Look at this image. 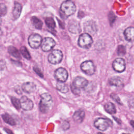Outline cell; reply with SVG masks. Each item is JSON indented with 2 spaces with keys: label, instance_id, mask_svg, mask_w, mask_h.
I'll return each instance as SVG.
<instances>
[{
  "label": "cell",
  "instance_id": "6da1fadb",
  "mask_svg": "<svg viewBox=\"0 0 134 134\" xmlns=\"http://www.w3.org/2000/svg\"><path fill=\"white\" fill-rule=\"evenodd\" d=\"M76 6L71 0H66L61 5L60 14L62 18L65 19L74 14Z\"/></svg>",
  "mask_w": 134,
  "mask_h": 134
},
{
  "label": "cell",
  "instance_id": "7a4b0ae2",
  "mask_svg": "<svg viewBox=\"0 0 134 134\" xmlns=\"http://www.w3.org/2000/svg\"><path fill=\"white\" fill-rule=\"evenodd\" d=\"M52 99L51 95L48 93H44L41 95V99L39 103V109L42 113H48L52 105Z\"/></svg>",
  "mask_w": 134,
  "mask_h": 134
},
{
  "label": "cell",
  "instance_id": "3957f363",
  "mask_svg": "<svg viewBox=\"0 0 134 134\" xmlns=\"http://www.w3.org/2000/svg\"><path fill=\"white\" fill-rule=\"evenodd\" d=\"M78 45L83 49H88L93 43V39L88 33L81 34L78 39Z\"/></svg>",
  "mask_w": 134,
  "mask_h": 134
},
{
  "label": "cell",
  "instance_id": "277c9868",
  "mask_svg": "<svg viewBox=\"0 0 134 134\" xmlns=\"http://www.w3.org/2000/svg\"><path fill=\"white\" fill-rule=\"evenodd\" d=\"M28 44L32 49H38L41 44L42 39L38 34H32L28 37Z\"/></svg>",
  "mask_w": 134,
  "mask_h": 134
},
{
  "label": "cell",
  "instance_id": "5b68a950",
  "mask_svg": "<svg viewBox=\"0 0 134 134\" xmlns=\"http://www.w3.org/2000/svg\"><path fill=\"white\" fill-rule=\"evenodd\" d=\"M63 58V53L61 50L55 49L53 50L48 55V60L50 63L57 64L60 63Z\"/></svg>",
  "mask_w": 134,
  "mask_h": 134
},
{
  "label": "cell",
  "instance_id": "8992f818",
  "mask_svg": "<svg viewBox=\"0 0 134 134\" xmlns=\"http://www.w3.org/2000/svg\"><path fill=\"white\" fill-rule=\"evenodd\" d=\"M81 70L88 75H92L95 72V67L92 61L87 60L83 62L80 65Z\"/></svg>",
  "mask_w": 134,
  "mask_h": 134
},
{
  "label": "cell",
  "instance_id": "52a82bcc",
  "mask_svg": "<svg viewBox=\"0 0 134 134\" xmlns=\"http://www.w3.org/2000/svg\"><path fill=\"white\" fill-rule=\"evenodd\" d=\"M110 123H111V122L108 119L98 118L95 120L94 125L98 130L101 131H105L110 126Z\"/></svg>",
  "mask_w": 134,
  "mask_h": 134
},
{
  "label": "cell",
  "instance_id": "ba28073f",
  "mask_svg": "<svg viewBox=\"0 0 134 134\" xmlns=\"http://www.w3.org/2000/svg\"><path fill=\"white\" fill-rule=\"evenodd\" d=\"M55 42L54 40L50 37H46L42 39L41 47L44 52H49L51 51L55 46Z\"/></svg>",
  "mask_w": 134,
  "mask_h": 134
},
{
  "label": "cell",
  "instance_id": "9c48e42d",
  "mask_svg": "<svg viewBox=\"0 0 134 134\" xmlns=\"http://www.w3.org/2000/svg\"><path fill=\"white\" fill-rule=\"evenodd\" d=\"M54 76L58 81L65 82L68 78V73L65 69L59 68L54 71Z\"/></svg>",
  "mask_w": 134,
  "mask_h": 134
},
{
  "label": "cell",
  "instance_id": "30bf717a",
  "mask_svg": "<svg viewBox=\"0 0 134 134\" xmlns=\"http://www.w3.org/2000/svg\"><path fill=\"white\" fill-rule=\"evenodd\" d=\"M113 68L117 72H122L126 69L125 60L122 58H117L113 62Z\"/></svg>",
  "mask_w": 134,
  "mask_h": 134
},
{
  "label": "cell",
  "instance_id": "8fae6325",
  "mask_svg": "<svg viewBox=\"0 0 134 134\" xmlns=\"http://www.w3.org/2000/svg\"><path fill=\"white\" fill-rule=\"evenodd\" d=\"M21 108L24 110H30L34 107V103L32 100L29 99L27 96H23L20 99Z\"/></svg>",
  "mask_w": 134,
  "mask_h": 134
},
{
  "label": "cell",
  "instance_id": "7c38bea8",
  "mask_svg": "<svg viewBox=\"0 0 134 134\" xmlns=\"http://www.w3.org/2000/svg\"><path fill=\"white\" fill-rule=\"evenodd\" d=\"M85 31L89 34L94 35L97 31V27L95 23L93 20H88L84 24Z\"/></svg>",
  "mask_w": 134,
  "mask_h": 134
},
{
  "label": "cell",
  "instance_id": "4fadbf2b",
  "mask_svg": "<svg viewBox=\"0 0 134 134\" xmlns=\"http://www.w3.org/2000/svg\"><path fill=\"white\" fill-rule=\"evenodd\" d=\"M68 29L70 32L74 34H79L81 31V28L79 23L75 20H72L69 21Z\"/></svg>",
  "mask_w": 134,
  "mask_h": 134
},
{
  "label": "cell",
  "instance_id": "5bb4252c",
  "mask_svg": "<svg viewBox=\"0 0 134 134\" xmlns=\"http://www.w3.org/2000/svg\"><path fill=\"white\" fill-rule=\"evenodd\" d=\"M88 84L87 80L81 76H76L73 80L72 84L77 88H84Z\"/></svg>",
  "mask_w": 134,
  "mask_h": 134
},
{
  "label": "cell",
  "instance_id": "9a60e30c",
  "mask_svg": "<svg viewBox=\"0 0 134 134\" xmlns=\"http://www.w3.org/2000/svg\"><path fill=\"white\" fill-rule=\"evenodd\" d=\"M21 89L24 92L27 93H31L35 90L36 85L32 82H27L24 83L21 85Z\"/></svg>",
  "mask_w": 134,
  "mask_h": 134
},
{
  "label": "cell",
  "instance_id": "2e32d148",
  "mask_svg": "<svg viewBox=\"0 0 134 134\" xmlns=\"http://www.w3.org/2000/svg\"><path fill=\"white\" fill-rule=\"evenodd\" d=\"M108 83L111 86L116 87H122L124 85L122 79L119 76H114L108 80Z\"/></svg>",
  "mask_w": 134,
  "mask_h": 134
},
{
  "label": "cell",
  "instance_id": "e0dca14e",
  "mask_svg": "<svg viewBox=\"0 0 134 134\" xmlns=\"http://www.w3.org/2000/svg\"><path fill=\"white\" fill-rule=\"evenodd\" d=\"M124 36L126 39L128 41H134V27H129L124 31Z\"/></svg>",
  "mask_w": 134,
  "mask_h": 134
},
{
  "label": "cell",
  "instance_id": "ac0fdd59",
  "mask_svg": "<svg viewBox=\"0 0 134 134\" xmlns=\"http://www.w3.org/2000/svg\"><path fill=\"white\" fill-rule=\"evenodd\" d=\"M84 117H85V113L84 111L81 110L76 111L73 115V120H74V121L77 123L82 122Z\"/></svg>",
  "mask_w": 134,
  "mask_h": 134
},
{
  "label": "cell",
  "instance_id": "d6986e66",
  "mask_svg": "<svg viewBox=\"0 0 134 134\" xmlns=\"http://www.w3.org/2000/svg\"><path fill=\"white\" fill-rule=\"evenodd\" d=\"M21 8L22 7L20 4L16 2H15L14 8L13 10V16L14 19H17L19 17L21 12Z\"/></svg>",
  "mask_w": 134,
  "mask_h": 134
},
{
  "label": "cell",
  "instance_id": "ffe728a7",
  "mask_svg": "<svg viewBox=\"0 0 134 134\" xmlns=\"http://www.w3.org/2000/svg\"><path fill=\"white\" fill-rule=\"evenodd\" d=\"M104 109L106 112L110 114H115L116 113V109L115 106L113 103L110 102L106 103L104 105Z\"/></svg>",
  "mask_w": 134,
  "mask_h": 134
},
{
  "label": "cell",
  "instance_id": "44dd1931",
  "mask_svg": "<svg viewBox=\"0 0 134 134\" xmlns=\"http://www.w3.org/2000/svg\"><path fill=\"white\" fill-rule=\"evenodd\" d=\"M2 117L3 120L6 123H7L11 126H14L16 125V122H15L14 119L9 114H8L7 113L4 114L2 115Z\"/></svg>",
  "mask_w": 134,
  "mask_h": 134
},
{
  "label": "cell",
  "instance_id": "7402d4cb",
  "mask_svg": "<svg viewBox=\"0 0 134 134\" xmlns=\"http://www.w3.org/2000/svg\"><path fill=\"white\" fill-rule=\"evenodd\" d=\"M8 51L9 53V54L13 56L14 57L17 58V59H20L21 56L19 53V52L18 50L14 46H9L8 48Z\"/></svg>",
  "mask_w": 134,
  "mask_h": 134
},
{
  "label": "cell",
  "instance_id": "603a6c76",
  "mask_svg": "<svg viewBox=\"0 0 134 134\" xmlns=\"http://www.w3.org/2000/svg\"><path fill=\"white\" fill-rule=\"evenodd\" d=\"M31 23L34 27L38 29H41L42 27V22L38 18L33 16L31 19Z\"/></svg>",
  "mask_w": 134,
  "mask_h": 134
},
{
  "label": "cell",
  "instance_id": "cb8c5ba5",
  "mask_svg": "<svg viewBox=\"0 0 134 134\" xmlns=\"http://www.w3.org/2000/svg\"><path fill=\"white\" fill-rule=\"evenodd\" d=\"M56 87L58 91L62 93H66L69 91V88L67 85L63 83V82H59L57 84Z\"/></svg>",
  "mask_w": 134,
  "mask_h": 134
},
{
  "label": "cell",
  "instance_id": "d4e9b609",
  "mask_svg": "<svg viewBox=\"0 0 134 134\" xmlns=\"http://www.w3.org/2000/svg\"><path fill=\"white\" fill-rule=\"evenodd\" d=\"M45 23L47 26L50 29L53 30L55 27V23L52 17H47L45 19Z\"/></svg>",
  "mask_w": 134,
  "mask_h": 134
},
{
  "label": "cell",
  "instance_id": "484cf974",
  "mask_svg": "<svg viewBox=\"0 0 134 134\" xmlns=\"http://www.w3.org/2000/svg\"><path fill=\"white\" fill-rule=\"evenodd\" d=\"M20 52L21 53V54H22V55L26 58L27 60H29L31 59V56L30 55L29 52H28L27 49L24 47V46H22L20 48Z\"/></svg>",
  "mask_w": 134,
  "mask_h": 134
},
{
  "label": "cell",
  "instance_id": "4316f807",
  "mask_svg": "<svg viewBox=\"0 0 134 134\" xmlns=\"http://www.w3.org/2000/svg\"><path fill=\"white\" fill-rule=\"evenodd\" d=\"M11 102L13 106L17 109H19L21 108V105H20V99H18V98L15 97H11Z\"/></svg>",
  "mask_w": 134,
  "mask_h": 134
},
{
  "label": "cell",
  "instance_id": "83f0119b",
  "mask_svg": "<svg viewBox=\"0 0 134 134\" xmlns=\"http://www.w3.org/2000/svg\"><path fill=\"white\" fill-rule=\"evenodd\" d=\"M117 54L120 56H124L126 54V48L122 45H119L117 48Z\"/></svg>",
  "mask_w": 134,
  "mask_h": 134
},
{
  "label": "cell",
  "instance_id": "f1b7e54d",
  "mask_svg": "<svg viewBox=\"0 0 134 134\" xmlns=\"http://www.w3.org/2000/svg\"><path fill=\"white\" fill-rule=\"evenodd\" d=\"M110 97L113 99H114L116 102H117L118 104H119L120 105H122V104L121 102V100H120V98L118 97V96L117 94H116L115 93H111L110 94Z\"/></svg>",
  "mask_w": 134,
  "mask_h": 134
},
{
  "label": "cell",
  "instance_id": "f546056e",
  "mask_svg": "<svg viewBox=\"0 0 134 134\" xmlns=\"http://www.w3.org/2000/svg\"><path fill=\"white\" fill-rule=\"evenodd\" d=\"M7 13V8L4 4L2 3L1 4V16H3L6 15Z\"/></svg>",
  "mask_w": 134,
  "mask_h": 134
},
{
  "label": "cell",
  "instance_id": "4dcf8cb0",
  "mask_svg": "<svg viewBox=\"0 0 134 134\" xmlns=\"http://www.w3.org/2000/svg\"><path fill=\"white\" fill-rule=\"evenodd\" d=\"M71 90L75 95H79L80 94V89L76 88L72 84L71 85Z\"/></svg>",
  "mask_w": 134,
  "mask_h": 134
},
{
  "label": "cell",
  "instance_id": "1f68e13d",
  "mask_svg": "<svg viewBox=\"0 0 134 134\" xmlns=\"http://www.w3.org/2000/svg\"><path fill=\"white\" fill-rule=\"evenodd\" d=\"M108 18H109V21H110V24H113L114 22V21H115V20L116 19V16H115V15L113 13L110 12L109 13V15H108Z\"/></svg>",
  "mask_w": 134,
  "mask_h": 134
},
{
  "label": "cell",
  "instance_id": "d6a6232c",
  "mask_svg": "<svg viewBox=\"0 0 134 134\" xmlns=\"http://www.w3.org/2000/svg\"><path fill=\"white\" fill-rule=\"evenodd\" d=\"M33 69H34V70L35 71V72L39 76H40L41 77H43V74L42 73L41 70L39 69V68L36 67V66H34V68H33Z\"/></svg>",
  "mask_w": 134,
  "mask_h": 134
},
{
  "label": "cell",
  "instance_id": "836d02e7",
  "mask_svg": "<svg viewBox=\"0 0 134 134\" xmlns=\"http://www.w3.org/2000/svg\"><path fill=\"white\" fill-rule=\"evenodd\" d=\"M62 127L63 129H68L69 127H70V124L69 123V122L66 121H64L62 122Z\"/></svg>",
  "mask_w": 134,
  "mask_h": 134
},
{
  "label": "cell",
  "instance_id": "e575fe53",
  "mask_svg": "<svg viewBox=\"0 0 134 134\" xmlns=\"http://www.w3.org/2000/svg\"><path fill=\"white\" fill-rule=\"evenodd\" d=\"M129 105L132 107L134 108V98L131 99L129 101Z\"/></svg>",
  "mask_w": 134,
  "mask_h": 134
},
{
  "label": "cell",
  "instance_id": "d590c367",
  "mask_svg": "<svg viewBox=\"0 0 134 134\" xmlns=\"http://www.w3.org/2000/svg\"><path fill=\"white\" fill-rule=\"evenodd\" d=\"M4 129V130L7 132V133H13V132L12 131H10L9 129H6V128H5V129Z\"/></svg>",
  "mask_w": 134,
  "mask_h": 134
},
{
  "label": "cell",
  "instance_id": "8d00e7d4",
  "mask_svg": "<svg viewBox=\"0 0 134 134\" xmlns=\"http://www.w3.org/2000/svg\"><path fill=\"white\" fill-rule=\"evenodd\" d=\"M130 124L131 126L134 128V120H131L130 121Z\"/></svg>",
  "mask_w": 134,
  "mask_h": 134
},
{
  "label": "cell",
  "instance_id": "74e56055",
  "mask_svg": "<svg viewBox=\"0 0 134 134\" xmlns=\"http://www.w3.org/2000/svg\"><path fill=\"white\" fill-rule=\"evenodd\" d=\"M114 117V119L115 120H116V121H117V122L118 123V124H120V122H119V121H120L119 119H117L115 117Z\"/></svg>",
  "mask_w": 134,
  "mask_h": 134
}]
</instances>
